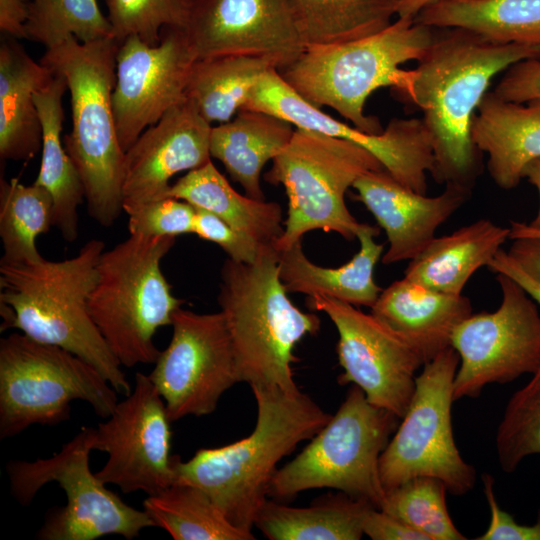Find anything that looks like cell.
Returning <instances> with one entry per match:
<instances>
[{"label": "cell", "instance_id": "obj_1", "mask_svg": "<svg viewBox=\"0 0 540 540\" xmlns=\"http://www.w3.org/2000/svg\"><path fill=\"white\" fill-rule=\"evenodd\" d=\"M395 89L423 113L439 184L472 191L482 173V152L472 120L491 80L513 64L540 59L539 45L496 43L463 28H443Z\"/></svg>", "mask_w": 540, "mask_h": 540}, {"label": "cell", "instance_id": "obj_2", "mask_svg": "<svg viewBox=\"0 0 540 540\" xmlns=\"http://www.w3.org/2000/svg\"><path fill=\"white\" fill-rule=\"evenodd\" d=\"M257 403L252 433L217 448H202L188 461L173 456V483L201 489L235 526L251 531L268 499L279 461L311 439L331 419L299 389L251 387Z\"/></svg>", "mask_w": 540, "mask_h": 540}, {"label": "cell", "instance_id": "obj_3", "mask_svg": "<svg viewBox=\"0 0 540 540\" xmlns=\"http://www.w3.org/2000/svg\"><path fill=\"white\" fill-rule=\"evenodd\" d=\"M104 247L103 241L91 239L69 259L0 264L1 331L18 329L35 341L72 352L127 396L131 385L88 309Z\"/></svg>", "mask_w": 540, "mask_h": 540}, {"label": "cell", "instance_id": "obj_4", "mask_svg": "<svg viewBox=\"0 0 540 540\" xmlns=\"http://www.w3.org/2000/svg\"><path fill=\"white\" fill-rule=\"evenodd\" d=\"M118 47L114 38L81 43L70 37L47 48L40 60L67 81L72 129L63 144L82 181L89 215L105 227L123 211L125 151L112 104Z\"/></svg>", "mask_w": 540, "mask_h": 540}, {"label": "cell", "instance_id": "obj_5", "mask_svg": "<svg viewBox=\"0 0 540 540\" xmlns=\"http://www.w3.org/2000/svg\"><path fill=\"white\" fill-rule=\"evenodd\" d=\"M218 304L232 341L240 382L298 389L292 363L296 344L320 329L319 317L288 297L273 244H262L253 262L228 258L220 272Z\"/></svg>", "mask_w": 540, "mask_h": 540}, {"label": "cell", "instance_id": "obj_6", "mask_svg": "<svg viewBox=\"0 0 540 540\" xmlns=\"http://www.w3.org/2000/svg\"><path fill=\"white\" fill-rule=\"evenodd\" d=\"M435 33V28L412 17H397L373 35L307 48L296 61L277 71L311 105L330 107L355 128L380 134L384 129L378 118L364 111L367 99L379 88H399L406 75L400 66L418 61Z\"/></svg>", "mask_w": 540, "mask_h": 540}, {"label": "cell", "instance_id": "obj_7", "mask_svg": "<svg viewBox=\"0 0 540 540\" xmlns=\"http://www.w3.org/2000/svg\"><path fill=\"white\" fill-rule=\"evenodd\" d=\"M175 237L130 235L100 256L88 299L90 316L121 366L153 364V336L184 303L172 294L161 260Z\"/></svg>", "mask_w": 540, "mask_h": 540}, {"label": "cell", "instance_id": "obj_8", "mask_svg": "<svg viewBox=\"0 0 540 540\" xmlns=\"http://www.w3.org/2000/svg\"><path fill=\"white\" fill-rule=\"evenodd\" d=\"M382 168L372 153L352 141L295 127L264 175L266 182L282 185L288 197V214L275 249L286 250L314 230L354 240L361 223L348 210L345 194L362 174Z\"/></svg>", "mask_w": 540, "mask_h": 540}, {"label": "cell", "instance_id": "obj_9", "mask_svg": "<svg viewBox=\"0 0 540 540\" xmlns=\"http://www.w3.org/2000/svg\"><path fill=\"white\" fill-rule=\"evenodd\" d=\"M398 420L352 384L328 423L292 461L277 469L269 496L289 500L305 490L332 488L380 509L386 492L379 460Z\"/></svg>", "mask_w": 540, "mask_h": 540}, {"label": "cell", "instance_id": "obj_10", "mask_svg": "<svg viewBox=\"0 0 540 540\" xmlns=\"http://www.w3.org/2000/svg\"><path fill=\"white\" fill-rule=\"evenodd\" d=\"M117 391L88 362L61 347L23 333L0 340V438L34 424L57 425L69 419L70 404L85 401L106 419Z\"/></svg>", "mask_w": 540, "mask_h": 540}, {"label": "cell", "instance_id": "obj_11", "mask_svg": "<svg viewBox=\"0 0 540 540\" xmlns=\"http://www.w3.org/2000/svg\"><path fill=\"white\" fill-rule=\"evenodd\" d=\"M92 450H97L96 428L82 427L52 457L13 460L6 465L12 496L23 506L29 505L49 482H57L65 491L66 505L46 514L37 539L94 540L117 534L132 540L143 529L155 527L145 510L123 502L91 472Z\"/></svg>", "mask_w": 540, "mask_h": 540}, {"label": "cell", "instance_id": "obj_12", "mask_svg": "<svg viewBox=\"0 0 540 540\" xmlns=\"http://www.w3.org/2000/svg\"><path fill=\"white\" fill-rule=\"evenodd\" d=\"M459 355L450 346L423 365L402 421L379 460L385 492L416 477H434L447 491L462 496L476 480L474 467L461 456L454 440L451 406Z\"/></svg>", "mask_w": 540, "mask_h": 540}, {"label": "cell", "instance_id": "obj_13", "mask_svg": "<svg viewBox=\"0 0 540 540\" xmlns=\"http://www.w3.org/2000/svg\"><path fill=\"white\" fill-rule=\"evenodd\" d=\"M501 303L493 312L471 314L454 330L459 355L453 397H478L486 385L506 384L540 366L538 304L513 278L496 273Z\"/></svg>", "mask_w": 540, "mask_h": 540}, {"label": "cell", "instance_id": "obj_14", "mask_svg": "<svg viewBox=\"0 0 540 540\" xmlns=\"http://www.w3.org/2000/svg\"><path fill=\"white\" fill-rule=\"evenodd\" d=\"M169 345L148 375L171 422L212 413L223 393L240 382L224 315L178 308Z\"/></svg>", "mask_w": 540, "mask_h": 540}, {"label": "cell", "instance_id": "obj_15", "mask_svg": "<svg viewBox=\"0 0 540 540\" xmlns=\"http://www.w3.org/2000/svg\"><path fill=\"white\" fill-rule=\"evenodd\" d=\"M306 306L327 314L338 331L336 350L344 370L339 384L358 386L371 404L401 419L415 390L416 372L424 365L414 348L372 313L349 303L313 295Z\"/></svg>", "mask_w": 540, "mask_h": 540}, {"label": "cell", "instance_id": "obj_16", "mask_svg": "<svg viewBox=\"0 0 540 540\" xmlns=\"http://www.w3.org/2000/svg\"><path fill=\"white\" fill-rule=\"evenodd\" d=\"M171 420L164 400L148 375L136 373L135 385L98 424L97 450L108 460L95 475L123 493L155 495L174 482Z\"/></svg>", "mask_w": 540, "mask_h": 540}, {"label": "cell", "instance_id": "obj_17", "mask_svg": "<svg viewBox=\"0 0 540 540\" xmlns=\"http://www.w3.org/2000/svg\"><path fill=\"white\" fill-rule=\"evenodd\" d=\"M244 109L270 113L297 128L352 141L372 153L402 185L426 194V176L434 169V154L422 118H393L380 134L363 132L305 101L274 68L258 81Z\"/></svg>", "mask_w": 540, "mask_h": 540}, {"label": "cell", "instance_id": "obj_18", "mask_svg": "<svg viewBox=\"0 0 540 540\" xmlns=\"http://www.w3.org/2000/svg\"><path fill=\"white\" fill-rule=\"evenodd\" d=\"M197 56L183 28L165 27L157 45L137 36L119 43L112 93L119 142L126 151L170 108L186 98Z\"/></svg>", "mask_w": 540, "mask_h": 540}, {"label": "cell", "instance_id": "obj_19", "mask_svg": "<svg viewBox=\"0 0 540 540\" xmlns=\"http://www.w3.org/2000/svg\"><path fill=\"white\" fill-rule=\"evenodd\" d=\"M183 29L197 59L257 56L279 71L305 51L287 0H188Z\"/></svg>", "mask_w": 540, "mask_h": 540}, {"label": "cell", "instance_id": "obj_20", "mask_svg": "<svg viewBox=\"0 0 540 540\" xmlns=\"http://www.w3.org/2000/svg\"><path fill=\"white\" fill-rule=\"evenodd\" d=\"M210 124L185 98L149 126L125 151L123 211L166 198L170 179L211 160Z\"/></svg>", "mask_w": 540, "mask_h": 540}, {"label": "cell", "instance_id": "obj_21", "mask_svg": "<svg viewBox=\"0 0 540 540\" xmlns=\"http://www.w3.org/2000/svg\"><path fill=\"white\" fill-rule=\"evenodd\" d=\"M354 199L363 203L385 231L389 247L383 264L410 261L435 238V232L461 208L472 191L445 185L434 197L398 182L384 168L362 174L353 184Z\"/></svg>", "mask_w": 540, "mask_h": 540}, {"label": "cell", "instance_id": "obj_22", "mask_svg": "<svg viewBox=\"0 0 540 540\" xmlns=\"http://www.w3.org/2000/svg\"><path fill=\"white\" fill-rule=\"evenodd\" d=\"M371 313L401 335L426 364L451 346L455 328L473 307L463 294L437 292L403 277L382 289Z\"/></svg>", "mask_w": 540, "mask_h": 540}, {"label": "cell", "instance_id": "obj_23", "mask_svg": "<svg viewBox=\"0 0 540 540\" xmlns=\"http://www.w3.org/2000/svg\"><path fill=\"white\" fill-rule=\"evenodd\" d=\"M527 103L487 91L472 120V140L487 153L489 174L503 190L516 188L527 165L540 158V98Z\"/></svg>", "mask_w": 540, "mask_h": 540}, {"label": "cell", "instance_id": "obj_24", "mask_svg": "<svg viewBox=\"0 0 540 540\" xmlns=\"http://www.w3.org/2000/svg\"><path fill=\"white\" fill-rule=\"evenodd\" d=\"M378 234V227L361 223L356 235L359 251L337 268L311 262L303 252L301 241L278 251L279 275L285 290L308 296L325 295L356 307L371 308L382 291L374 280V269L384 250V244L374 240Z\"/></svg>", "mask_w": 540, "mask_h": 540}, {"label": "cell", "instance_id": "obj_25", "mask_svg": "<svg viewBox=\"0 0 540 540\" xmlns=\"http://www.w3.org/2000/svg\"><path fill=\"white\" fill-rule=\"evenodd\" d=\"M52 77L53 73L34 61L14 37H5L1 42V159L29 160L42 148V127L34 93Z\"/></svg>", "mask_w": 540, "mask_h": 540}, {"label": "cell", "instance_id": "obj_26", "mask_svg": "<svg viewBox=\"0 0 540 540\" xmlns=\"http://www.w3.org/2000/svg\"><path fill=\"white\" fill-rule=\"evenodd\" d=\"M509 235V227L478 219L435 237L409 261L404 277L437 292L460 295L471 276L488 266Z\"/></svg>", "mask_w": 540, "mask_h": 540}, {"label": "cell", "instance_id": "obj_27", "mask_svg": "<svg viewBox=\"0 0 540 540\" xmlns=\"http://www.w3.org/2000/svg\"><path fill=\"white\" fill-rule=\"evenodd\" d=\"M295 126L270 113L242 109L231 120L212 125L210 154L245 194L266 200L261 185L265 165L290 142Z\"/></svg>", "mask_w": 540, "mask_h": 540}, {"label": "cell", "instance_id": "obj_28", "mask_svg": "<svg viewBox=\"0 0 540 540\" xmlns=\"http://www.w3.org/2000/svg\"><path fill=\"white\" fill-rule=\"evenodd\" d=\"M67 89L65 77L53 73L51 80L34 93L42 127L41 163L34 184L49 191L54 206L53 225L66 241L73 242L79 231L78 208L85 196L78 171L61 140Z\"/></svg>", "mask_w": 540, "mask_h": 540}, {"label": "cell", "instance_id": "obj_29", "mask_svg": "<svg viewBox=\"0 0 540 540\" xmlns=\"http://www.w3.org/2000/svg\"><path fill=\"white\" fill-rule=\"evenodd\" d=\"M212 213L260 244H273L283 233L281 206L238 193L212 160L188 171L166 194Z\"/></svg>", "mask_w": 540, "mask_h": 540}, {"label": "cell", "instance_id": "obj_30", "mask_svg": "<svg viewBox=\"0 0 540 540\" xmlns=\"http://www.w3.org/2000/svg\"><path fill=\"white\" fill-rule=\"evenodd\" d=\"M414 20L435 29L463 28L496 43L540 46V0H436Z\"/></svg>", "mask_w": 540, "mask_h": 540}, {"label": "cell", "instance_id": "obj_31", "mask_svg": "<svg viewBox=\"0 0 540 540\" xmlns=\"http://www.w3.org/2000/svg\"><path fill=\"white\" fill-rule=\"evenodd\" d=\"M371 507L343 492L322 497L308 507L267 499L254 526L270 540H359Z\"/></svg>", "mask_w": 540, "mask_h": 540}, {"label": "cell", "instance_id": "obj_32", "mask_svg": "<svg viewBox=\"0 0 540 540\" xmlns=\"http://www.w3.org/2000/svg\"><path fill=\"white\" fill-rule=\"evenodd\" d=\"M399 0H287L307 48L364 38L387 28Z\"/></svg>", "mask_w": 540, "mask_h": 540}, {"label": "cell", "instance_id": "obj_33", "mask_svg": "<svg viewBox=\"0 0 540 540\" xmlns=\"http://www.w3.org/2000/svg\"><path fill=\"white\" fill-rule=\"evenodd\" d=\"M272 68L276 69L268 59L257 56L197 59L189 75L186 97L210 124L227 122L245 108L258 81Z\"/></svg>", "mask_w": 540, "mask_h": 540}, {"label": "cell", "instance_id": "obj_34", "mask_svg": "<svg viewBox=\"0 0 540 540\" xmlns=\"http://www.w3.org/2000/svg\"><path fill=\"white\" fill-rule=\"evenodd\" d=\"M146 513L174 540H253L252 531L233 525L198 487L173 483L143 501Z\"/></svg>", "mask_w": 540, "mask_h": 540}, {"label": "cell", "instance_id": "obj_35", "mask_svg": "<svg viewBox=\"0 0 540 540\" xmlns=\"http://www.w3.org/2000/svg\"><path fill=\"white\" fill-rule=\"evenodd\" d=\"M54 219L51 194L42 186L23 185L16 179L0 181V264H31L43 259L36 239Z\"/></svg>", "mask_w": 540, "mask_h": 540}, {"label": "cell", "instance_id": "obj_36", "mask_svg": "<svg viewBox=\"0 0 540 540\" xmlns=\"http://www.w3.org/2000/svg\"><path fill=\"white\" fill-rule=\"evenodd\" d=\"M26 39L54 47L70 37L81 43L113 38L97 0H30Z\"/></svg>", "mask_w": 540, "mask_h": 540}, {"label": "cell", "instance_id": "obj_37", "mask_svg": "<svg viewBox=\"0 0 540 540\" xmlns=\"http://www.w3.org/2000/svg\"><path fill=\"white\" fill-rule=\"evenodd\" d=\"M443 481L421 476L386 492L380 510L424 534L428 540H465L453 524Z\"/></svg>", "mask_w": 540, "mask_h": 540}, {"label": "cell", "instance_id": "obj_38", "mask_svg": "<svg viewBox=\"0 0 540 540\" xmlns=\"http://www.w3.org/2000/svg\"><path fill=\"white\" fill-rule=\"evenodd\" d=\"M509 399L496 433L502 470L514 472L522 460L540 454V366Z\"/></svg>", "mask_w": 540, "mask_h": 540}, {"label": "cell", "instance_id": "obj_39", "mask_svg": "<svg viewBox=\"0 0 540 540\" xmlns=\"http://www.w3.org/2000/svg\"><path fill=\"white\" fill-rule=\"evenodd\" d=\"M113 38L121 43L137 36L149 45H157L165 27L184 28L188 0H105Z\"/></svg>", "mask_w": 540, "mask_h": 540}, {"label": "cell", "instance_id": "obj_40", "mask_svg": "<svg viewBox=\"0 0 540 540\" xmlns=\"http://www.w3.org/2000/svg\"><path fill=\"white\" fill-rule=\"evenodd\" d=\"M127 214L130 235L176 237L194 233L196 208L180 199L167 197L151 201Z\"/></svg>", "mask_w": 540, "mask_h": 540}, {"label": "cell", "instance_id": "obj_41", "mask_svg": "<svg viewBox=\"0 0 540 540\" xmlns=\"http://www.w3.org/2000/svg\"><path fill=\"white\" fill-rule=\"evenodd\" d=\"M194 234L219 245L228 258L238 262H253L262 244L235 230L216 215L196 209Z\"/></svg>", "mask_w": 540, "mask_h": 540}, {"label": "cell", "instance_id": "obj_42", "mask_svg": "<svg viewBox=\"0 0 540 540\" xmlns=\"http://www.w3.org/2000/svg\"><path fill=\"white\" fill-rule=\"evenodd\" d=\"M484 493L490 508V524L477 540H540V509L533 525H521L506 511L502 510L494 492V479L489 474L482 476Z\"/></svg>", "mask_w": 540, "mask_h": 540}, {"label": "cell", "instance_id": "obj_43", "mask_svg": "<svg viewBox=\"0 0 540 540\" xmlns=\"http://www.w3.org/2000/svg\"><path fill=\"white\" fill-rule=\"evenodd\" d=\"M493 92L502 100L515 103L539 99L540 59H525L510 66Z\"/></svg>", "mask_w": 540, "mask_h": 540}, {"label": "cell", "instance_id": "obj_44", "mask_svg": "<svg viewBox=\"0 0 540 540\" xmlns=\"http://www.w3.org/2000/svg\"><path fill=\"white\" fill-rule=\"evenodd\" d=\"M363 533L372 540H428L424 534L375 507L365 515Z\"/></svg>", "mask_w": 540, "mask_h": 540}, {"label": "cell", "instance_id": "obj_45", "mask_svg": "<svg viewBox=\"0 0 540 540\" xmlns=\"http://www.w3.org/2000/svg\"><path fill=\"white\" fill-rule=\"evenodd\" d=\"M507 253L525 273L540 283V238L515 239Z\"/></svg>", "mask_w": 540, "mask_h": 540}, {"label": "cell", "instance_id": "obj_46", "mask_svg": "<svg viewBox=\"0 0 540 540\" xmlns=\"http://www.w3.org/2000/svg\"><path fill=\"white\" fill-rule=\"evenodd\" d=\"M487 268L494 273H504L517 281L540 306V283L525 273L508 255L500 249Z\"/></svg>", "mask_w": 540, "mask_h": 540}, {"label": "cell", "instance_id": "obj_47", "mask_svg": "<svg viewBox=\"0 0 540 540\" xmlns=\"http://www.w3.org/2000/svg\"><path fill=\"white\" fill-rule=\"evenodd\" d=\"M27 18V1L0 0V29L6 35L14 38H26Z\"/></svg>", "mask_w": 540, "mask_h": 540}, {"label": "cell", "instance_id": "obj_48", "mask_svg": "<svg viewBox=\"0 0 540 540\" xmlns=\"http://www.w3.org/2000/svg\"><path fill=\"white\" fill-rule=\"evenodd\" d=\"M524 178L532 184L538 191L539 207L534 219L529 222V225L540 229V158L533 160L527 165L523 174Z\"/></svg>", "mask_w": 540, "mask_h": 540}, {"label": "cell", "instance_id": "obj_49", "mask_svg": "<svg viewBox=\"0 0 540 540\" xmlns=\"http://www.w3.org/2000/svg\"><path fill=\"white\" fill-rule=\"evenodd\" d=\"M435 1L436 0H399L397 5V17L414 18L422 9Z\"/></svg>", "mask_w": 540, "mask_h": 540}, {"label": "cell", "instance_id": "obj_50", "mask_svg": "<svg viewBox=\"0 0 540 540\" xmlns=\"http://www.w3.org/2000/svg\"><path fill=\"white\" fill-rule=\"evenodd\" d=\"M509 229H510L509 239L511 240H515L519 238H526V237L540 238V229L530 226L529 223L511 221Z\"/></svg>", "mask_w": 540, "mask_h": 540}, {"label": "cell", "instance_id": "obj_51", "mask_svg": "<svg viewBox=\"0 0 540 540\" xmlns=\"http://www.w3.org/2000/svg\"><path fill=\"white\" fill-rule=\"evenodd\" d=\"M25 1L29 2L30 0H25Z\"/></svg>", "mask_w": 540, "mask_h": 540}]
</instances>
